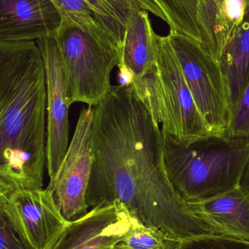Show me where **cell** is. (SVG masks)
<instances>
[{"label":"cell","mask_w":249,"mask_h":249,"mask_svg":"<svg viewBox=\"0 0 249 249\" xmlns=\"http://www.w3.org/2000/svg\"><path fill=\"white\" fill-rule=\"evenodd\" d=\"M89 208L119 200L137 221L174 240L213 234L172 187L162 129L133 88L113 86L94 107Z\"/></svg>","instance_id":"1"},{"label":"cell","mask_w":249,"mask_h":249,"mask_svg":"<svg viewBox=\"0 0 249 249\" xmlns=\"http://www.w3.org/2000/svg\"><path fill=\"white\" fill-rule=\"evenodd\" d=\"M47 85L35 41L0 42V189L43 188Z\"/></svg>","instance_id":"2"},{"label":"cell","mask_w":249,"mask_h":249,"mask_svg":"<svg viewBox=\"0 0 249 249\" xmlns=\"http://www.w3.org/2000/svg\"><path fill=\"white\" fill-rule=\"evenodd\" d=\"M162 135L168 178L186 203L209 200L241 185L249 162V139L211 135L186 143Z\"/></svg>","instance_id":"3"},{"label":"cell","mask_w":249,"mask_h":249,"mask_svg":"<svg viewBox=\"0 0 249 249\" xmlns=\"http://www.w3.org/2000/svg\"><path fill=\"white\" fill-rule=\"evenodd\" d=\"M129 86L162 132L186 143L213 135L197 109L169 35L158 37L153 70Z\"/></svg>","instance_id":"4"},{"label":"cell","mask_w":249,"mask_h":249,"mask_svg":"<svg viewBox=\"0 0 249 249\" xmlns=\"http://www.w3.org/2000/svg\"><path fill=\"white\" fill-rule=\"evenodd\" d=\"M54 38L69 105L81 102L95 107L109 93L111 72L121 65L122 52L114 42L95 37L64 18Z\"/></svg>","instance_id":"5"},{"label":"cell","mask_w":249,"mask_h":249,"mask_svg":"<svg viewBox=\"0 0 249 249\" xmlns=\"http://www.w3.org/2000/svg\"><path fill=\"white\" fill-rule=\"evenodd\" d=\"M172 48L193 99L212 134H226L230 124L228 89L222 69L200 42L170 32Z\"/></svg>","instance_id":"6"},{"label":"cell","mask_w":249,"mask_h":249,"mask_svg":"<svg viewBox=\"0 0 249 249\" xmlns=\"http://www.w3.org/2000/svg\"><path fill=\"white\" fill-rule=\"evenodd\" d=\"M0 214L29 249H53L70 225L48 189H0Z\"/></svg>","instance_id":"7"},{"label":"cell","mask_w":249,"mask_h":249,"mask_svg":"<svg viewBox=\"0 0 249 249\" xmlns=\"http://www.w3.org/2000/svg\"><path fill=\"white\" fill-rule=\"evenodd\" d=\"M94 107L82 109L67 154L53 181L47 189L64 217L73 221L89 212L86 193L92 174L94 155L92 127Z\"/></svg>","instance_id":"8"},{"label":"cell","mask_w":249,"mask_h":249,"mask_svg":"<svg viewBox=\"0 0 249 249\" xmlns=\"http://www.w3.org/2000/svg\"><path fill=\"white\" fill-rule=\"evenodd\" d=\"M42 53L47 85L46 168L50 181L57 177L69 146L68 113L64 70L54 37L35 41Z\"/></svg>","instance_id":"9"},{"label":"cell","mask_w":249,"mask_h":249,"mask_svg":"<svg viewBox=\"0 0 249 249\" xmlns=\"http://www.w3.org/2000/svg\"><path fill=\"white\" fill-rule=\"evenodd\" d=\"M133 219L119 200L99 205L70 221L53 249H115L124 241Z\"/></svg>","instance_id":"10"},{"label":"cell","mask_w":249,"mask_h":249,"mask_svg":"<svg viewBox=\"0 0 249 249\" xmlns=\"http://www.w3.org/2000/svg\"><path fill=\"white\" fill-rule=\"evenodd\" d=\"M61 23L51 0H0V42L54 37Z\"/></svg>","instance_id":"11"},{"label":"cell","mask_w":249,"mask_h":249,"mask_svg":"<svg viewBox=\"0 0 249 249\" xmlns=\"http://www.w3.org/2000/svg\"><path fill=\"white\" fill-rule=\"evenodd\" d=\"M187 203L213 235L249 241V191L242 186L209 200Z\"/></svg>","instance_id":"12"},{"label":"cell","mask_w":249,"mask_h":249,"mask_svg":"<svg viewBox=\"0 0 249 249\" xmlns=\"http://www.w3.org/2000/svg\"><path fill=\"white\" fill-rule=\"evenodd\" d=\"M158 37L152 27L149 11L139 10L132 13L124 37L122 62L118 67L121 85L129 86L153 70Z\"/></svg>","instance_id":"13"},{"label":"cell","mask_w":249,"mask_h":249,"mask_svg":"<svg viewBox=\"0 0 249 249\" xmlns=\"http://www.w3.org/2000/svg\"><path fill=\"white\" fill-rule=\"evenodd\" d=\"M228 89L230 121L249 84V8L225 45L219 60Z\"/></svg>","instance_id":"14"},{"label":"cell","mask_w":249,"mask_h":249,"mask_svg":"<svg viewBox=\"0 0 249 249\" xmlns=\"http://www.w3.org/2000/svg\"><path fill=\"white\" fill-rule=\"evenodd\" d=\"M97 23L122 51L127 23L132 13L145 10L168 21L166 15L154 0H85Z\"/></svg>","instance_id":"15"},{"label":"cell","mask_w":249,"mask_h":249,"mask_svg":"<svg viewBox=\"0 0 249 249\" xmlns=\"http://www.w3.org/2000/svg\"><path fill=\"white\" fill-rule=\"evenodd\" d=\"M166 15L172 33L180 34L200 42L197 22L199 0H154Z\"/></svg>","instance_id":"16"},{"label":"cell","mask_w":249,"mask_h":249,"mask_svg":"<svg viewBox=\"0 0 249 249\" xmlns=\"http://www.w3.org/2000/svg\"><path fill=\"white\" fill-rule=\"evenodd\" d=\"M178 242L159 230L146 226L134 218L124 241L115 249H176Z\"/></svg>","instance_id":"17"},{"label":"cell","mask_w":249,"mask_h":249,"mask_svg":"<svg viewBox=\"0 0 249 249\" xmlns=\"http://www.w3.org/2000/svg\"><path fill=\"white\" fill-rule=\"evenodd\" d=\"M52 1L58 9L61 18L70 20L80 29L101 40L115 43L97 23L85 0H53Z\"/></svg>","instance_id":"18"},{"label":"cell","mask_w":249,"mask_h":249,"mask_svg":"<svg viewBox=\"0 0 249 249\" xmlns=\"http://www.w3.org/2000/svg\"><path fill=\"white\" fill-rule=\"evenodd\" d=\"M176 249H249V241L206 234L181 240Z\"/></svg>","instance_id":"19"},{"label":"cell","mask_w":249,"mask_h":249,"mask_svg":"<svg viewBox=\"0 0 249 249\" xmlns=\"http://www.w3.org/2000/svg\"><path fill=\"white\" fill-rule=\"evenodd\" d=\"M225 136L249 140V84L240 99Z\"/></svg>","instance_id":"20"},{"label":"cell","mask_w":249,"mask_h":249,"mask_svg":"<svg viewBox=\"0 0 249 249\" xmlns=\"http://www.w3.org/2000/svg\"><path fill=\"white\" fill-rule=\"evenodd\" d=\"M225 0H199L197 21L209 24L217 20L225 10Z\"/></svg>","instance_id":"21"},{"label":"cell","mask_w":249,"mask_h":249,"mask_svg":"<svg viewBox=\"0 0 249 249\" xmlns=\"http://www.w3.org/2000/svg\"><path fill=\"white\" fill-rule=\"evenodd\" d=\"M0 249H29L13 231L7 219L0 214Z\"/></svg>","instance_id":"22"},{"label":"cell","mask_w":249,"mask_h":249,"mask_svg":"<svg viewBox=\"0 0 249 249\" xmlns=\"http://www.w3.org/2000/svg\"><path fill=\"white\" fill-rule=\"evenodd\" d=\"M241 185L249 191V162L248 165H247V170L244 173V177H243Z\"/></svg>","instance_id":"23"},{"label":"cell","mask_w":249,"mask_h":249,"mask_svg":"<svg viewBox=\"0 0 249 249\" xmlns=\"http://www.w3.org/2000/svg\"><path fill=\"white\" fill-rule=\"evenodd\" d=\"M51 1H53V0H51Z\"/></svg>","instance_id":"24"}]
</instances>
